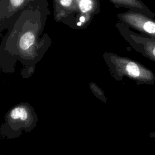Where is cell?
I'll return each instance as SVG.
<instances>
[{"label":"cell","instance_id":"obj_1","mask_svg":"<svg viewBox=\"0 0 155 155\" xmlns=\"http://www.w3.org/2000/svg\"><path fill=\"white\" fill-rule=\"evenodd\" d=\"M41 13L48 14V12L41 9H27L20 12L7 39L15 41L6 42L5 50L24 63L25 61H38L41 56L39 51H43V41L39 42L44 22V15Z\"/></svg>","mask_w":155,"mask_h":155},{"label":"cell","instance_id":"obj_2","mask_svg":"<svg viewBox=\"0 0 155 155\" xmlns=\"http://www.w3.org/2000/svg\"><path fill=\"white\" fill-rule=\"evenodd\" d=\"M102 57L111 76L115 80L121 81L126 77L137 85L154 84V73L140 62L111 52H105Z\"/></svg>","mask_w":155,"mask_h":155},{"label":"cell","instance_id":"obj_3","mask_svg":"<svg viewBox=\"0 0 155 155\" xmlns=\"http://www.w3.org/2000/svg\"><path fill=\"white\" fill-rule=\"evenodd\" d=\"M37 116L33 108L27 103L18 104L7 113L1 133L8 138H15L21 135L22 131H31L36 127Z\"/></svg>","mask_w":155,"mask_h":155},{"label":"cell","instance_id":"obj_4","mask_svg":"<svg viewBox=\"0 0 155 155\" xmlns=\"http://www.w3.org/2000/svg\"><path fill=\"white\" fill-rule=\"evenodd\" d=\"M115 25L121 36L134 50L155 62V39L137 33L120 21Z\"/></svg>","mask_w":155,"mask_h":155},{"label":"cell","instance_id":"obj_5","mask_svg":"<svg viewBox=\"0 0 155 155\" xmlns=\"http://www.w3.org/2000/svg\"><path fill=\"white\" fill-rule=\"evenodd\" d=\"M27 9H41L48 12L47 2L46 0H1V24H4L5 26L7 22H11L16 15Z\"/></svg>","mask_w":155,"mask_h":155},{"label":"cell","instance_id":"obj_6","mask_svg":"<svg viewBox=\"0 0 155 155\" xmlns=\"http://www.w3.org/2000/svg\"><path fill=\"white\" fill-rule=\"evenodd\" d=\"M119 21L140 33L155 39V19L131 10L117 14Z\"/></svg>","mask_w":155,"mask_h":155},{"label":"cell","instance_id":"obj_7","mask_svg":"<svg viewBox=\"0 0 155 155\" xmlns=\"http://www.w3.org/2000/svg\"><path fill=\"white\" fill-rule=\"evenodd\" d=\"M77 7L75 29L87 28L101 10L99 0H74Z\"/></svg>","mask_w":155,"mask_h":155},{"label":"cell","instance_id":"obj_8","mask_svg":"<svg viewBox=\"0 0 155 155\" xmlns=\"http://www.w3.org/2000/svg\"><path fill=\"white\" fill-rule=\"evenodd\" d=\"M53 4L54 19L74 28L78 12L74 0H53Z\"/></svg>","mask_w":155,"mask_h":155},{"label":"cell","instance_id":"obj_9","mask_svg":"<svg viewBox=\"0 0 155 155\" xmlns=\"http://www.w3.org/2000/svg\"><path fill=\"white\" fill-rule=\"evenodd\" d=\"M116 8H126L128 10L140 12L145 15L154 18L155 13L152 12L141 0H108Z\"/></svg>","mask_w":155,"mask_h":155},{"label":"cell","instance_id":"obj_10","mask_svg":"<svg viewBox=\"0 0 155 155\" xmlns=\"http://www.w3.org/2000/svg\"><path fill=\"white\" fill-rule=\"evenodd\" d=\"M90 88L91 89L93 94L96 96V97H97L104 102H106L107 99L104 95L103 91L96 84L93 82L90 83Z\"/></svg>","mask_w":155,"mask_h":155},{"label":"cell","instance_id":"obj_11","mask_svg":"<svg viewBox=\"0 0 155 155\" xmlns=\"http://www.w3.org/2000/svg\"><path fill=\"white\" fill-rule=\"evenodd\" d=\"M149 136L150 137L155 139V132H151L149 133Z\"/></svg>","mask_w":155,"mask_h":155}]
</instances>
